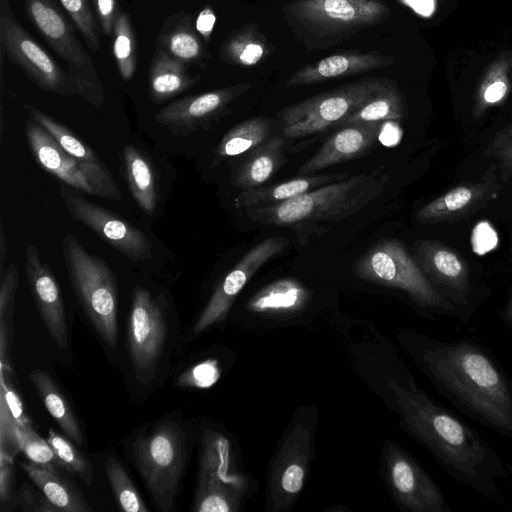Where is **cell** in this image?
Listing matches in <instances>:
<instances>
[{"instance_id": "6da1fadb", "label": "cell", "mask_w": 512, "mask_h": 512, "mask_svg": "<svg viewBox=\"0 0 512 512\" xmlns=\"http://www.w3.org/2000/svg\"><path fill=\"white\" fill-rule=\"evenodd\" d=\"M405 344L437 391L459 411L512 439V379L474 338L443 341L408 332Z\"/></svg>"}, {"instance_id": "7a4b0ae2", "label": "cell", "mask_w": 512, "mask_h": 512, "mask_svg": "<svg viewBox=\"0 0 512 512\" xmlns=\"http://www.w3.org/2000/svg\"><path fill=\"white\" fill-rule=\"evenodd\" d=\"M403 426L446 473L480 496L499 505L506 499L499 487L512 466L475 429L419 389L415 382L388 378Z\"/></svg>"}, {"instance_id": "3957f363", "label": "cell", "mask_w": 512, "mask_h": 512, "mask_svg": "<svg viewBox=\"0 0 512 512\" xmlns=\"http://www.w3.org/2000/svg\"><path fill=\"white\" fill-rule=\"evenodd\" d=\"M293 37L307 50H325L384 23L392 11L383 0H293L281 7Z\"/></svg>"}, {"instance_id": "277c9868", "label": "cell", "mask_w": 512, "mask_h": 512, "mask_svg": "<svg viewBox=\"0 0 512 512\" xmlns=\"http://www.w3.org/2000/svg\"><path fill=\"white\" fill-rule=\"evenodd\" d=\"M386 181L387 176L380 173L350 176L290 200L245 212L252 221L274 226L340 221L356 214L379 196Z\"/></svg>"}, {"instance_id": "5b68a950", "label": "cell", "mask_w": 512, "mask_h": 512, "mask_svg": "<svg viewBox=\"0 0 512 512\" xmlns=\"http://www.w3.org/2000/svg\"><path fill=\"white\" fill-rule=\"evenodd\" d=\"M356 277L404 292L411 302L432 318L433 314L461 321L456 307L429 281L403 243L383 239L357 258Z\"/></svg>"}, {"instance_id": "8992f818", "label": "cell", "mask_w": 512, "mask_h": 512, "mask_svg": "<svg viewBox=\"0 0 512 512\" xmlns=\"http://www.w3.org/2000/svg\"><path fill=\"white\" fill-rule=\"evenodd\" d=\"M62 252L74 292L102 341L111 349L118 344V294L114 272L90 254L72 235L62 241Z\"/></svg>"}, {"instance_id": "52a82bcc", "label": "cell", "mask_w": 512, "mask_h": 512, "mask_svg": "<svg viewBox=\"0 0 512 512\" xmlns=\"http://www.w3.org/2000/svg\"><path fill=\"white\" fill-rule=\"evenodd\" d=\"M133 457L155 506L170 511L185 467L186 439L182 428L168 420L157 424L151 432L136 439Z\"/></svg>"}, {"instance_id": "ba28073f", "label": "cell", "mask_w": 512, "mask_h": 512, "mask_svg": "<svg viewBox=\"0 0 512 512\" xmlns=\"http://www.w3.org/2000/svg\"><path fill=\"white\" fill-rule=\"evenodd\" d=\"M390 80L364 77L283 107L278 113L283 136L298 139L336 127Z\"/></svg>"}, {"instance_id": "9c48e42d", "label": "cell", "mask_w": 512, "mask_h": 512, "mask_svg": "<svg viewBox=\"0 0 512 512\" xmlns=\"http://www.w3.org/2000/svg\"><path fill=\"white\" fill-rule=\"evenodd\" d=\"M24 12L42 38L66 63L80 96L101 106L104 91L93 60L58 3L55 0H24Z\"/></svg>"}, {"instance_id": "30bf717a", "label": "cell", "mask_w": 512, "mask_h": 512, "mask_svg": "<svg viewBox=\"0 0 512 512\" xmlns=\"http://www.w3.org/2000/svg\"><path fill=\"white\" fill-rule=\"evenodd\" d=\"M0 47L40 89L62 96L80 95L70 74L18 22L9 0H0Z\"/></svg>"}, {"instance_id": "8fae6325", "label": "cell", "mask_w": 512, "mask_h": 512, "mask_svg": "<svg viewBox=\"0 0 512 512\" xmlns=\"http://www.w3.org/2000/svg\"><path fill=\"white\" fill-rule=\"evenodd\" d=\"M386 482L397 504L409 512H451L441 487L400 445L384 448Z\"/></svg>"}, {"instance_id": "7c38bea8", "label": "cell", "mask_w": 512, "mask_h": 512, "mask_svg": "<svg viewBox=\"0 0 512 512\" xmlns=\"http://www.w3.org/2000/svg\"><path fill=\"white\" fill-rule=\"evenodd\" d=\"M414 259L429 281L456 307L462 325H468L476 306L466 259L458 251L436 240L417 241Z\"/></svg>"}, {"instance_id": "4fadbf2b", "label": "cell", "mask_w": 512, "mask_h": 512, "mask_svg": "<svg viewBox=\"0 0 512 512\" xmlns=\"http://www.w3.org/2000/svg\"><path fill=\"white\" fill-rule=\"evenodd\" d=\"M165 339L166 322L159 302L148 290L134 288L127 322V347L131 363L142 381L147 374H154Z\"/></svg>"}, {"instance_id": "5bb4252c", "label": "cell", "mask_w": 512, "mask_h": 512, "mask_svg": "<svg viewBox=\"0 0 512 512\" xmlns=\"http://www.w3.org/2000/svg\"><path fill=\"white\" fill-rule=\"evenodd\" d=\"M311 445V433L304 424L298 422L290 428L270 470L267 489L269 510H286L303 489Z\"/></svg>"}, {"instance_id": "9a60e30c", "label": "cell", "mask_w": 512, "mask_h": 512, "mask_svg": "<svg viewBox=\"0 0 512 512\" xmlns=\"http://www.w3.org/2000/svg\"><path fill=\"white\" fill-rule=\"evenodd\" d=\"M60 195L74 219L125 257L134 261H145L152 257V244L138 228L69 188L62 186Z\"/></svg>"}, {"instance_id": "2e32d148", "label": "cell", "mask_w": 512, "mask_h": 512, "mask_svg": "<svg viewBox=\"0 0 512 512\" xmlns=\"http://www.w3.org/2000/svg\"><path fill=\"white\" fill-rule=\"evenodd\" d=\"M288 243L284 237L272 236L251 248L214 290L192 327V335L197 336L224 321L236 297L256 271L280 254Z\"/></svg>"}, {"instance_id": "e0dca14e", "label": "cell", "mask_w": 512, "mask_h": 512, "mask_svg": "<svg viewBox=\"0 0 512 512\" xmlns=\"http://www.w3.org/2000/svg\"><path fill=\"white\" fill-rule=\"evenodd\" d=\"M495 168L494 165L487 170L479 181L459 184L426 203L417 211L416 220L422 224H436L474 215L499 193Z\"/></svg>"}, {"instance_id": "ac0fdd59", "label": "cell", "mask_w": 512, "mask_h": 512, "mask_svg": "<svg viewBox=\"0 0 512 512\" xmlns=\"http://www.w3.org/2000/svg\"><path fill=\"white\" fill-rule=\"evenodd\" d=\"M250 88L251 84L245 82L186 96L162 108L155 119L172 130H192L223 115L228 106Z\"/></svg>"}, {"instance_id": "d6986e66", "label": "cell", "mask_w": 512, "mask_h": 512, "mask_svg": "<svg viewBox=\"0 0 512 512\" xmlns=\"http://www.w3.org/2000/svg\"><path fill=\"white\" fill-rule=\"evenodd\" d=\"M26 273L47 331L59 348L66 349L69 343L68 326L59 286L49 266L32 244L26 249Z\"/></svg>"}, {"instance_id": "ffe728a7", "label": "cell", "mask_w": 512, "mask_h": 512, "mask_svg": "<svg viewBox=\"0 0 512 512\" xmlns=\"http://www.w3.org/2000/svg\"><path fill=\"white\" fill-rule=\"evenodd\" d=\"M395 58L377 50H339L318 61L308 63L285 82L286 88H297L327 82L391 66Z\"/></svg>"}, {"instance_id": "44dd1931", "label": "cell", "mask_w": 512, "mask_h": 512, "mask_svg": "<svg viewBox=\"0 0 512 512\" xmlns=\"http://www.w3.org/2000/svg\"><path fill=\"white\" fill-rule=\"evenodd\" d=\"M382 122L351 123L339 127L298 169L299 175H312L330 166L363 157L375 146Z\"/></svg>"}, {"instance_id": "7402d4cb", "label": "cell", "mask_w": 512, "mask_h": 512, "mask_svg": "<svg viewBox=\"0 0 512 512\" xmlns=\"http://www.w3.org/2000/svg\"><path fill=\"white\" fill-rule=\"evenodd\" d=\"M25 134L34 158L43 169L69 186L94 195L77 159L67 153L45 128L31 119L25 124Z\"/></svg>"}, {"instance_id": "603a6c76", "label": "cell", "mask_w": 512, "mask_h": 512, "mask_svg": "<svg viewBox=\"0 0 512 512\" xmlns=\"http://www.w3.org/2000/svg\"><path fill=\"white\" fill-rule=\"evenodd\" d=\"M156 46L184 64L201 65L210 57L203 39L195 29L192 15L183 10L164 20Z\"/></svg>"}, {"instance_id": "cb8c5ba5", "label": "cell", "mask_w": 512, "mask_h": 512, "mask_svg": "<svg viewBox=\"0 0 512 512\" xmlns=\"http://www.w3.org/2000/svg\"><path fill=\"white\" fill-rule=\"evenodd\" d=\"M350 177L349 173L301 175L288 181L242 190L234 200L237 209H253L275 205L323 185Z\"/></svg>"}, {"instance_id": "d4e9b609", "label": "cell", "mask_w": 512, "mask_h": 512, "mask_svg": "<svg viewBox=\"0 0 512 512\" xmlns=\"http://www.w3.org/2000/svg\"><path fill=\"white\" fill-rule=\"evenodd\" d=\"M201 442L198 477L215 480L244 495L249 482L234 466L229 440L220 432L207 430Z\"/></svg>"}, {"instance_id": "484cf974", "label": "cell", "mask_w": 512, "mask_h": 512, "mask_svg": "<svg viewBox=\"0 0 512 512\" xmlns=\"http://www.w3.org/2000/svg\"><path fill=\"white\" fill-rule=\"evenodd\" d=\"M285 162V137H269L263 144L247 153L233 173L232 184L241 190L262 186Z\"/></svg>"}, {"instance_id": "4316f807", "label": "cell", "mask_w": 512, "mask_h": 512, "mask_svg": "<svg viewBox=\"0 0 512 512\" xmlns=\"http://www.w3.org/2000/svg\"><path fill=\"white\" fill-rule=\"evenodd\" d=\"M200 76H191L185 64L156 46L149 67V93L156 103L164 102L193 87Z\"/></svg>"}, {"instance_id": "83f0119b", "label": "cell", "mask_w": 512, "mask_h": 512, "mask_svg": "<svg viewBox=\"0 0 512 512\" xmlns=\"http://www.w3.org/2000/svg\"><path fill=\"white\" fill-rule=\"evenodd\" d=\"M20 467L37 486L44 499L60 512H91L92 508L82 493L61 473L50 471L33 463H20Z\"/></svg>"}, {"instance_id": "f1b7e54d", "label": "cell", "mask_w": 512, "mask_h": 512, "mask_svg": "<svg viewBox=\"0 0 512 512\" xmlns=\"http://www.w3.org/2000/svg\"><path fill=\"white\" fill-rule=\"evenodd\" d=\"M512 91V49L502 51L487 66L477 86L473 118H480L508 98Z\"/></svg>"}, {"instance_id": "f546056e", "label": "cell", "mask_w": 512, "mask_h": 512, "mask_svg": "<svg viewBox=\"0 0 512 512\" xmlns=\"http://www.w3.org/2000/svg\"><path fill=\"white\" fill-rule=\"evenodd\" d=\"M275 47L258 29L255 23H247L231 32L220 46L221 62L239 66L252 67L269 57Z\"/></svg>"}, {"instance_id": "4dcf8cb0", "label": "cell", "mask_w": 512, "mask_h": 512, "mask_svg": "<svg viewBox=\"0 0 512 512\" xmlns=\"http://www.w3.org/2000/svg\"><path fill=\"white\" fill-rule=\"evenodd\" d=\"M309 291L294 279H280L259 290L250 298L248 310L259 314H291L308 302Z\"/></svg>"}, {"instance_id": "1f68e13d", "label": "cell", "mask_w": 512, "mask_h": 512, "mask_svg": "<svg viewBox=\"0 0 512 512\" xmlns=\"http://www.w3.org/2000/svg\"><path fill=\"white\" fill-rule=\"evenodd\" d=\"M29 379L36 388L47 411L64 434L77 446L83 445L84 439L80 424L52 376L45 370L35 369L29 374Z\"/></svg>"}, {"instance_id": "d6a6232c", "label": "cell", "mask_w": 512, "mask_h": 512, "mask_svg": "<svg viewBox=\"0 0 512 512\" xmlns=\"http://www.w3.org/2000/svg\"><path fill=\"white\" fill-rule=\"evenodd\" d=\"M407 117L405 97L394 80L366 101L356 111L342 120L336 127L351 123H376L401 120Z\"/></svg>"}, {"instance_id": "836d02e7", "label": "cell", "mask_w": 512, "mask_h": 512, "mask_svg": "<svg viewBox=\"0 0 512 512\" xmlns=\"http://www.w3.org/2000/svg\"><path fill=\"white\" fill-rule=\"evenodd\" d=\"M127 183L136 203L147 214H153L157 203L155 176L148 159L134 146L123 149Z\"/></svg>"}, {"instance_id": "e575fe53", "label": "cell", "mask_w": 512, "mask_h": 512, "mask_svg": "<svg viewBox=\"0 0 512 512\" xmlns=\"http://www.w3.org/2000/svg\"><path fill=\"white\" fill-rule=\"evenodd\" d=\"M271 124L266 117L245 120L230 129L216 149L218 158L236 157L247 154L263 144L269 137Z\"/></svg>"}, {"instance_id": "d590c367", "label": "cell", "mask_w": 512, "mask_h": 512, "mask_svg": "<svg viewBox=\"0 0 512 512\" xmlns=\"http://www.w3.org/2000/svg\"><path fill=\"white\" fill-rule=\"evenodd\" d=\"M28 111L30 119L45 128L67 153L77 159L85 177L102 164L91 148L67 127L36 108L28 107Z\"/></svg>"}, {"instance_id": "8d00e7d4", "label": "cell", "mask_w": 512, "mask_h": 512, "mask_svg": "<svg viewBox=\"0 0 512 512\" xmlns=\"http://www.w3.org/2000/svg\"><path fill=\"white\" fill-rule=\"evenodd\" d=\"M112 53L119 75L130 81L138 63L137 37L127 12L120 11L112 33Z\"/></svg>"}, {"instance_id": "74e56055", "label": "cell", "mask_w": 512, "mask_h": 512, "mask_svg": "<svg viewBox=\"0 0 512 512\" xmlns=\"http://www.w3.org/2000/svg\"><path fill=\"white\" fill-rule=\"evenodd\" d=\"M242 497V494L220 482L198 477L193 511L236 512Z\"/></svg>"}, {"instance_id": "f35d334b", "label": "cell", "mask_w": 512, "mask_h": 512, "mask_svg": "<svg viewBox=\"0 0 512 512\" xmlns=\"http://www.w3.org/2000/svg\"><path fill=\"white\" fill-rule=\"evenodd\" d=\"M105 471L121 510L126 512L149 511L125 468L117 458L108 457Z\"/></svg>"}, {"instance_id": "ab89813d", "label": "cell", "mask_w": 512, "mask_h": 512, "mask_svg": "<svg viewBox=\"0 0 512 512\" xmlns=\"http://www.w3.org/2000/svg\"><path fill=\"white\" fill-rule=\"evenodd\" d=\"M47 441L52 447L62 467L70 474L79 477L86 485H92V467L84 455L74 446V442L50 428Z\"/></svg>"}, {"instance_id": "60d3db41", "label": "cell", "mask_w": 512, "mask_h": 512, "mask_svg": "<svg viewBox=\"0 0 512 512\" xmlns=\"http://www.w3.org/2000/svg\"><path fill=\"white\" fill-rule=\"evenodd\" d=\"M14 428L19 449L23 451L31 463L56 473H61L62 470H65L58 461L49 442L38 435L31 424L22 427L14 426Z\"/></svg>"}, {"instance_id": "b9f144b4", "label": "cell", "mask_w": 512, "mask_h": 512, "mask_svg": "<svg viewBox=\"0 0 512 512\" xmlns=\"http://www.w3.org/2000/svg\"><path fill=\"white\" fill-rule=\"evenodd\" d=\"M92 52L100 48L98 23L88 0H59Z\"/></svg>"}, {"instance_id": "7bdbcfd3", "label": "cell", "mask_w": 512, "mask_h": 512, "mask_svg": "<svg viewBox=\"0 0 512 512\" xmlns=\"http://www.w3.org/2000/svg\"><path fill=\"white\" fill-rule=\"evenodd\" d=\"M0 277V335L10 338L9 329L11 328L14 301L18 285L17 265L11 263Z\"/></svg>"}, {"instance_id": "ee69618b", "label": "cell", "mask_w": 512, "mask_h": 512, "mask_svg": "<svg viewBox=\"0 0 512 512\" xmlns=\"http://www.w3.org/2000/svg\"><path fill=\"white\" fill-rule=\"evenodd\" d=\"M220 377V369L215 359L202 361L183 372L177 385L182 387L208 388Z\"/></svg>"}, {"instance_id": "f6af8a7d", "label": "cell", "mask_w": 512, "mask_h": 512, "mask_svg": "<svg viewBox=\"0 0 512 512\" xmlns=\"http://www.w3.org/2000/svg\"><path fill=\"white\" fill-rule=\"evenodd\" d=\"M92 2L102 34L112 35L116 18L120 12L117 0H92Z\"/></svg>"}, {"instance_id": "bcb514c9", "label": "cell", "mask_w": 512, "mask_h": 512, "mask_svg": "<svg viewBox=\"0 0 512 512\" xmlns=\"http://www.w3.org/2000/svg\"><path fill=\"white\" fill-rule=\"evenodd\" d=\"M0 456V501L4 506L12 496V458L4 454Z\"/></svg>"}, {"instance_id": "7dc6e473", "label": "cell", "mask_w": 512, "mask_h": 512, "mask_svg": "<svg viewBox=\"0 0 512 512\" xmlns=\"http://www.w3.org/2000/svg\"><path fill=\"white\" fill-rule=\"evenodd\" d=\"M215 23L216 14L211 6L203 7L197 14L195 29L206 44L210 42Z\"/></svg>"}, {"instance_id": "c3c4849f", "label": "cell", "mask_w": 512, "mask_h": 512, "mask_svg": "<svg viewBox=\"0 0 512 512\" xmlns=\"http://www.w3.org/2000/svg\"><path fill=\"white\" fill-rule=\"evenodd\" d=\"M490 157L498 159V168L503 181L512 176V140L497 149Z\"/></svg>"}, {"instance_id": "681fc988", "label": "cell", "mask_w": 512, "mask_h": 512, "mask_svg": "<svg viewBox=\"0 0 512 512\" xmlns=\"http://www.w3.org/2000/svg\"><path fill=\"white\" fill-rule=\"evenodd\" d=\"M512 140V123L500 130L487 146L484 155L490 157L497 149Z\"/></svg>"}, {"instance_id": "f907efd6", "label": "cell", "mask_w": 512, "mask_h": 512, "mask_svg": "<svg viewBox=\"0 0 512 512\" xmlns=\"http://www.w3.org/2000/svg\"><path fill=\"white\" fill-rule=\"evenodd\" d=\"M499 317L507 329L512 330V293L510 294L505 306L500 310Z\"/></svg>"}, {"instance_id": "816d5d0a", "label": "cell", "mask_w": 512, "mask_h": 512, "mask_svg": "<svg viewBox=\"0 0 512 512\" xmlns=\"http://www.w3.org/2000/svg\"><path fill=\"white\" fill-rule=\"evenodd\" d=\"M6 251H7L6 239H5V235H4V231H3V225L1 223V227H0V269H1V274L4 272L3 265H4V261H5Z\"/></svg>"}]
</instances>
